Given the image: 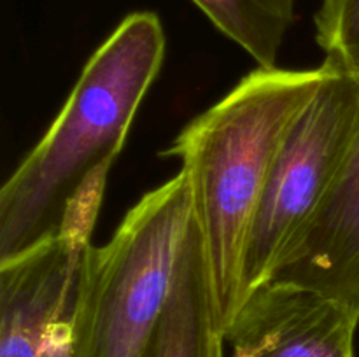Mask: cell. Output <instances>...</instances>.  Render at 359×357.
Returning a JSON list of instances; mask_svg holds the SVG:
<instances>
[{"instance_id": "6", "label": "cell", "mask_w": 359, "mask_h": 357, "mask_svg": "<svg viewBox=\"0 0 359 357\" xmlns=\"http://www.w3.org/2000/svg\"><path fill=\"white\" fill-rule=\"evenodd\" d=\"M359 315L328 296L265 282L242 300L224 331L228 357H354Z\"/></svg>"}, {"instance_id": "8", "label": "cell", "mask_w": 359, "mask_h": 357, "mask_svg": "<svg viewBox=\"0 0 359 357\" xmlns=\"http://www.w3.org/2000/svg\"><path fill=\"white\" fill-rule=\"evenodd\" d=\"M202 237L193 216L167 310L142 357H224Z\"/></svg>"}, {"instance_id": "1", "label": "cell", "mask_w": 359, "mask_h": 357, "mask_svg": "<svg viewBox=\"0 0 359 357\" xmlns=\"http://www.w3.org/2000/svg\"><path fill=\"white\" fill-rule=\"evenodd\" d=\"M167 49L158 14L123 18L81 70L62 111L0 191V261L56 237L74 205L107 181Z\"/></svg>"}, {"instance_id": "7", "label": "cell", "mask_w": 359, "mask_h": 357, "mask_svg": "<svg viewBox=\"0 0 359 357\" xmlns=\"http://www.w3.org/2000/svg\"><path fill=\"white\" fill-rule=\"evenodd\" d=\"M266 282L316 290L359 315V130L332 192Z\"/></svg>"}, {"instance_id": "5", "label": "cell", "mask_w": 359, "mask_h": 357, "mask_svg": "<svg viewBox=\"0 0 359 357\" xmlns=\"http://www.w3.org/2000/svg\"><path fill=\"white\" fill-rule=\"evenodd\" d=\"M105 184H93L56 237L0 261V357H76L91 233Z\"/></svg>"}, {"instance_id": "2", "label": "cell", "mask_w": 359, "mask_h": 357, "mask_svg": "<svg viewBox=\"0 0 359 357\" xmlns=\"http://www.w3.org/2000/svg\"><path fill=\"white\" fill-rule=\"evenodd\" d=\"M326 70L325 63L307 70L258 66L163 150L189 178L223 332L241 307L245 247L272 168Z\"/></svg>"}, {"instance_id": "3", "label": "cell", "mask_w": 359, "mask_h": 357, "mask_svg": "<svg viewBox=\"0 0 359 357\" xmlns=\"http://www.w3.org/2000/svg\"><path fill=\"white\" fill-rule=\"evenodd\" d=\"M193 223L184 170L142 196L111 240L91 247L76 357H142L177 279Z\"/></svg>"}, {"instance_id": "10", "label": "cell", "mask_w": 359, "mask_h": 357, "mask_svg": "<svg viewBox=\"0 0 359 357\" xmlns=\"http://www.w3.org/2000/svg\"><path fill=\"white\" fill-rule=\"evenodd\" d=\"M314 23L325 62L359 74V0H321Z\"/></svg>"}, {"instance_id": "9", "label": "cell", "mask_w": 359, "mask_h": 357, "mask_svg": "<svg viewBox=\"0 0 359 357\" xmlns=\"http://www.w3.org/2000/svg\"><path fill=\"white\" fill-rule=\"evenodd\" d=\"M214 27L262 69L277 66L297 0H191Z\"/></svg>"}, {"instance_id": "4", "label": "cell", "mask_w": 359, "mask_h": 357, "mask_svg": "<svg viewBox=\"0 0 359 357\" xmlns=\"http://www.w3.org/2000/svg\"><path fill=\"white\" fill-rule=\"evenodd\" d=\"M323 63L325 80L291 126L255 217L242 266V300L270 279L314 219L356 140L359 74Z\"/></svg>"}]
</instances>
